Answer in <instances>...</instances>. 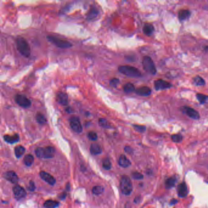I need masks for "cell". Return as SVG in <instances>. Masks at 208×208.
Returning a JSON list of instances; mask_svg holds the SVG:
<instances>
[{
  "label": "cell",
  "mask_w": 208,
  "mask_h": 208,
  "mask_svg": "<svg viewBox=\"0 0 208 208\" xmlns=\"http://www.w3.org/2000/svg\"><path fill=\"white\" fill-rule=\"evenodd\" d=\"M118 71L120 73L131 78H139L142 76L140 70L131 65H121L118 67Z\"/></svg>",
  "instance_id": "cell-1"
},
{
  "label": "cell",
  "mask_w": 208,
  "mask_h": 208,
  "mask_svg": "<svg viewBox=\"0 0 208 208\" xmlns=\"http://www.w3.org/2000/svg\"><path fill=\"white\" fill-rule=\"evenodd\" d=\"M17 48L21 55L26 57H29L31 55V49L28 42L25 38L19 37L16 40Z\"/></svg>",
  "instance_id": "cell-2"
},
{
  "label": "cell",
  "mask_w": 208,
  "mask_h": 208,
  "mask_svg": "<svg viewBox=\"0 0 208 208\" xmlns=\"http://www.w3.org/2000/svg\"><path fill=\"white\" fill-rule=\"evenodd\" d=\"M55 148L53 147H46L44 148H38L36 150V156L40 159H50L54 157Z\"/></svg>",
  "instance_id": "cell-3"
},
{
  "label": "cell",
  "mask_w": 208,
  "mask_h": 208,
  "mask_svg": "<svg viewBox=\"0 0 208 208\" xmlns=\"http://www.w3.org/2000/svg\"><path fill=\"white\" fill-rule=\"evenodd\" d=\"M46 38L48 41L58 48L64 49V48H70L72 46L71 43L69 41L62 39V38L55 36L48 35L46 36Z\"/></svg>",
  "instance_id": "cell-4"
},
{
  "label": "cell",
  "mask_w": 208,
  "mask_h": 208,
  "mask_svg": "<svg viewBox=\"0 0 208 208\" xmlns=\"http://www.w3.org/2000/svg\"><path fill=\"white\" fill-rule=\"evenodd\" d=\"M121 190L125 195H129L133 191V184L131 180L127 175L122 176L120 181Z\"/></svg>",
  "instance_id": "cell-5"
},
{
  "label": "cell",
  "mask_w": 208,
  "mask_h": 208,
  "mask_svg": "<svg viewBox=\"0 0 208 208\" xmlns=\"http://www.w3.org/2000/svg\"><path fill=\"white\" fill-rule=\"evenodd\" d=\"M142 65L144 70L151 75L156 73V68L151 58L149 56H144L142 59Z\"/></svg>",
  "instance_id": "cell-6"
},
{
  "label": "cell",
  "mask_w": 208,
  "mask_h": 208,
  "mask_svg": "<svg viewBox=\"0 0 208 208\" xmlns=\"http://www.w3.org/2000/svg\"><path fill=\"white\" fill-rule=\"evenodd\" d=\"M15 101L16 103L23 108H28L31 107V101L25 95L17 94L15 96Z\"/></svg>",
  "instance_id": "cell-7"
},
{
  "label": "cell",
  "mask_w": 208,
  "mask_h": 208,
  "mask_svg": "<svg viewBox=\"0 0 208 208\" xmlns=\"http://www.w3.org/2000/svg\"><path fill=\"white\" fill-rule=\"evenodd\" d=\"M70 126L72 130L76 133H80L83 131V126L80 122L79 117L73 116L71 117L70 120Z\"/></svg>",
  "instance_id": "cell-8"
},
{
  "label": "cell",
  "mask_w": 208,
  "mask_h": 208,
  "mask_svg": "<svg viewBox=\"0 0 208 208\" xmlns=\"http://www.w3.org/2000/svg\"><path fill=\"white\" fill-rule=\"evenodd\" d=\"M181 110L182 112L187 115L188 117L190 118L194 119V120H198L200 118V116L198 111L195 110L190 107H188V106H182L181 108Z\"/></svg>",
  "instance_id": "cell-9"
},
{
  "label": "cell",
  "mask_w": 208,
  "mask_h": 208,
  "mask_svg": "<svg viewBox=\"0 0 208 208\" xmlns=\"http://www.w3.org/2000/svg\"><path fill=\"white\" fill-rule=\"evenodd\" d=\"M13 192L14 197L18 200H22L26 196L25 190L22 186L17 184L13 187Z\"/></svg>",
  "instance_id": "cell-10"
},
{
  "label": "cell",
  "mask_w": 208,
  "mask_h": 208,
  "mask_svg": "<svg viewBox=\"0 0 208 208\" xmlns=\"http://www.w3.org/2000/svg\"><path fill=\"white\" fill-rule=\"evenodd\" d=\"M172 86V85L171 83L163 79H158L154 81V88L156 90L170 89Z\"/></svg>",
  "instance_id": "cell-11"
},
{
  "label": "cell",
  "mask_w": 208,
  "mask_h": 208,
  "mask_svg": "<svg viewBox=\"0 0 208 208\" xmlns=\"http://www.w3.org/2000/svg\"><path fill=\"white\" fill-rule=\"evenodd\" d=\"M56 100L58 103L62 106H67L69 103V97L67 94L62 92H59L57 93Z\"/></svg>",
  "instance_id": "cell-12"
},
{
  "label": "cell",
  "mask_w": 208,
  "mask_h": 208,
  "mask_svg": "<svg viewBox=\"0 0 208 208\" xmlns=\"http://www.w3.org/2000/svg\"><path fill=\"white\" fill-rule=\"evenodd\" d=\"M4 178L12 184H17L18 181V177L13 171H9L4 174Z\"/></svg>",
  "instance_id": "cell-13"
},
{
  "label": "cell",
  "mask_w": 208,
  "mask_h": 208,
  "mask_svg": "<svg viewBox=\"0 0 208 208\" xmlns=\"http://www.w3.org/2000/svg\"><path fill=\"white\" fill-rule=\"evenodd\" d=\"M99 15V11L96 7L92 6L87 14L86 18L88 21H93L98 17Z\"/></svg>",
  "instance_id": "cell-14"
},
{
  "label": "cell",
  "mask_w": 208,
  "mask_h": 208,
  "mask_svg": "<svg viewBox=\"0 0 208 208\" xmlns=\"http://www.w3.org/2000/svg\"><path fill=\"white\" fill-rule=\"evenodd\" d=\"M40 176L43 181L46 182L50 185H55L56 183V179L53 177L50 173L46 172H41L40 173Z\"/></svg>",
  "instance_id": "cell-15"
},
{
  "label": "cell",
  "mask_w": 208,
  "mask_h": 208,
  "mask_svg": "<svg viewBox=\"0 0 208 208\" xmlns=\"http://www.w3.org/2000/svg\"><path fill=\"white\" fill-rule=\"evenodd\" d=\"M135 94L139 96H148L151 94V89L147 86L141 87L135 90Z\"/></svg>",
  "instance_id": "cell-16"
},
{
  "label": "cell",
  "mask_w": 208,
  "mask_h": 208,
  "mask_svg": "<svg viewBox=\"0 0 208 208\" xmlns=\"http://www.w3.org/2000/svg\"><path fill=\"white\" fill-rule=\"evenodd\" d=\"M178 193L179 197L181 198L186 197L188 194V189L186 184L184 182H181L178 186Z\"/></svg>",
  "instance_id": "cell-17"
},
{
  "label": "cell",
  "mask_w": 208,
  "mask_h": 208,
  "mask_svg": "<svg viewBox=\"0 0 208 208\" xmlns=\"http://www.w3.org/2000/svg\"><path fill=\"white\" fill-rule=\"evenodd\" d=\"M19 135L17 134H15L13 135H4V141H6L7 143H15L19 141Z\"/></svg>",
  "instance_id": "cell-18"
},
{
  "label": "cell",
  "mask_w": 208,
  "mask_h": 208,
  "mask_svg": "<svg viewBox=\"0 0 208 208\" xmlns=\"http://www.w3.org/2000/svg\"><path fill=\"white\" fill-rule=\"evenodd\" d=\"M118 164L123 168H127L131 166V162L124 154L121 155L118 159Z\"/></svg>",
  "instance_id": "cell-19"
},
{
  "label": "cell",
  "mask_w": 208,
  "mask_h": 208,
  "mask_svg": "<svg viewBox=\"0 0 208 208\" xmlns=\"http://www.w3.org/2000/svg\"><path fill=\"white\" fill-rule=\"evenodd\" d=\"M190 11L187 9H182L178 12V18L181 21L186 20L190 17Z\"/></svg>",
  "instance_id": "cell-20"
},
{
  "label": "cell",
  "mask_w": 208,
  "mask_h": 208,
  "mask_svg": "<svg viewBox=\"0 0 208 208\" xmlns=\"http://www.w3.org/2000/svg\"><path fill=\"white\" fill-rule=\"evenodd\" d=\"M90 152L92 154L96 155V154H99L102 152V149L101 147L97 143H92L90 146Z\"/></svg>",
  "instance_id": "cell-21"
},
{
  "label": "cell",
  "mask_w": 208,
  "mask_h": 208,
  "mask_svg": "<svg viewBox=\"0 0 208 208\" xmlns=\"http://www.w3.org/2000/svg\"><path fill=\"white\" fill-rule=\"evenodd\" d=\"M43 206L45 208H56L59 206V203L55 200H49L44 203Z\"/></svg>",
  "instance_id": "cell-22"
},
{
  "label": "cell",
  "mask_w": 208,
  "mask_h": 208,
  "mask_svg": "<svg viewBox=\"0 0 208 208\" xmlns=\"http://www.w3.org/2000/svg\"><path fill=\"white\" fill-rule=\"evenodd\" d=\"M143 31L144 34L147 36H151L154 32V26L150 24H146L143 26Z\"/></svg>",
  "instance_id": "cell-23"
},
{
  "label": "cell",
  "mask_w": 208,
  "mask_h": 208,
  "mask_svg": "<svg viewBox=\"0 0 208 208\" xmlns=\"http://www.w3.org/2000/svg\"><path fill=\"white\" fill-rule=\"evenodd\" d=\"M14 151H15V154L17 158H19L22 156L23 154L25 152V148H24L23 146L18 145L14 149Z\"/></svg>",
  "instance_id": "cell-24"
},
{
  "label": "cell",
  "mask_w": 208,
  "mask_h": 208,
  "mask_svg": "<svg viewBox=\"0 0 208 208\" xmlns=\"http://www.w3.org/2000/svg\"><path fill=\"white\" fill-rule=\"evenodd\" d=\"M176 182V179L175 177H170L168 178L166 181V187L167 188H171L174 186Z\"/></svg>",
  "instance_id": "cell-25"
},
{
  "label": "cell",
  "mask_w": 208,
  "mask_h": 208,
  "mask_svg": "<svg viewBox=\"0 0 208 208\" xmlns=\"http://www.w3.org/2000/svg\"><path fill=\"white\" fill-rule=\"evenodd\" d=\"M123 91L126 94H131L135 91V87L131 83H127L123 86Z\"/></svg>",
  "instance_id": "cell-26"
},
{
  "label": "cell",
  "mask_w": 208,
  "mask_h": 208,
  "mask_svg": "<svg viewBox=\"0 0 208 208\" xmlns=\"http://www.w3.org/2000/svg\"><path fill=\"white\" fill-rule=\"evenodd\" d=\"M193 83L197 86H202L205 84V81L200 76H197L193 79Z\"/></svg>",
  "instance_id": "cell-27"
},
{
  "label": "cell",
  "mask_w": 208,
  "mask_h": 208,
  "mask_svg": "<svg viewBox=\"0 0 208 208\" xmlns=\"http://www.w3.org/2000/svg\"><path fill=\"white\" fill-rule=\"evenodd\" d=\"M197 98L198 100V101L201 104H205L208 102V96L202 94H197Z\"/></svg>",
  "instance_id": "cell-28"
},
{
  "label": "cell",
  "mask_w": 208,
  "mask_h": 208,
  "mask_svg": "<svg viewBox=\"0 0 208 208\" xmlns=\"http://www.w3.org/2000/svg\"><path fill=\"white\" fill-rule=\"evenodd\" d=\"M36 120L38 122V123H39L40 125H44L46 123V119L45 117L42 114H41L40 112H38L36 114Z\"/></svg>",
  "instance_id": "cell-29"
},
{
  "label": "cell",
  "mask_w": 208,
  "mask_h": 208,
  "mask_svg": "<svg viewBox=\"0 0 208 208\" xmlns=\"http://www.w3.org/2000/svg\"><path fill=\"white\" fill-rule=\"evenodd\" d=\"M34 162V157L31 154H26L24 158V162L27 166H31Z\"/></svg>",
  "instance_id": "cell-30"
},
{
  "label": "cell",
  "mask_w": 208,
  "mask_h": 208,
  "mask_svg": "<svg viewBox=\"0 0 208 208\" xmlns=\"http://www.w3.org/2000/svg\"><path fill=\"white\" fill-rule=\"evenodd\" d=\"M98 123L100 127L104 128H110V125L108 121L106 118H101L98 120Z\"/></svg>",
  "instance_id": "cell-31"
},
{
  "label": "cell",
  "mask_w": 208,
  "mask_h": 208,
  "mask_svg": "<svg viewBox=\"0 0 208 208\" xmlns=\"http://www.w3.org/2000/svg\"><path fill=\"white\" fill-rule=\"evenodd\" d=\"M104 191L103 187L101 186H96L93 187L92 188V193L96 195H98L102 193Z\"/></svg>",
  "instance_id": "cell-32"
},
{
  "label": "cell",
  "mask_w": 208,
  "mask_h": 208,
  "mask_svg": "<svg viewBox=\"0 0 208 208\" xmlns=\"http://www.w3.org/2000/svg\"><path fill=\"white\" fill-rule=\"evenodd\" d=\"M172 140L175 143H180L182 141V136L180 134H173L172 135Z\"/></svg>",
  "instance_id": "cell-33"
},
{
  "label": "cell",
  "mask_w": 208,
  "mask_h": 208,
  "mask_svg": "<svg viewBox=\"0 0 208 208\" xmlns=\"http://www.w3.org/2000/svg\"><path fill=\"white\" fill-rule=\"evenodd\" d=\"M103 167L105 170H110L112 165L111 162L108 158H105L103 161Z\"/></svg>",
  "instance_id": "cell-34"
},
{
  "label": "cell",
  "mask_w": 208,
  "mask_h": 208,
  "mask_svg": "<svg viewBox=\"0 0 208 208\" xmlns=\"http://www.w3.org/2000/svg\"><path fill=\"white\" fill-rule=\"evenodd\" d=\"M88 137L89 140L92 141H95L98 138L97 134L94 131H90L88 134Z\"/></svg>",
  "instance_id": "cell-35"
},
{
  "label": "cell",
  "mask_w": 208,
  "mask_h": 208,
  "mask_svg": "<svg viewBox=\"0 0 208 208\" xmlns=\"http://www.w3.org/2000/svg\"><path fill=\"white\" fill-rule=\"evenodd\" d=\"M134 128L139 133H143L146 129V127L145 126L142 125H133Z\"/></svg>",
  "instance_id": "cell-36"
},
{
  "label": "cell",
  "mask_w": 208,
  "mask_h": 208,
  "mask_svg": "<svg viewBox=\"0 0 208 208\" xmlns=\"http://www.w3.org/2000/svg\"><path fill=\"white\" fill-rule=\"evenodd\" d=\"M119 83H120V80L118 78H116L111 79L109 81L110 85L112 87H114V88H116V87H117V85L119 84Z\"/></svg>",
  "instance_id": "cell-37"
},
{
  "label": "cell",
  "mask_w": 208,
  "mask_h": 208,
  "mask_svg": "<svg viewBox=\"0 0 208 208\" xmlns=\"http://www.w3.org/2000/svg\"><path fill=\"white\" fill-rule=\"evenodd\" d=\"M132 177L134 179H135V180H142V179L143 178V175L141 173L135 172L132 173Z\"/></svg>",
  "instance_id": "cell-38"
},
{
  "label": "cell",
  "mask_w": 208,
  "mask_h": 208,
  "mask_svg": "<svg viewBox=\"0 0 208 208\" xmlns=\"http://www.w3.org/2000/svg\"><path fill=\"white\" fill-rule=\"evenodd\" d=\"M35 188H36V187H35L34 182L31 181L30 182V183H29V186L28 187V189L29 190H30V191H34L35 190Z\"/></svg>",
  "instance_id": "cell-39"
},
{
  "label": "cell",
  "mask_w": 208,
  "mask_h": 208,
  "mask_svg": "<svg viewBox=\"0 0 208 208\" xmlns=\"http://www.w3.org/2000/svg\"><path fill=\"white\" fill-rule=\"evenodd\" d=\"M125 151L126 153H127L129 154H132L133 153V148L129 146H127L125 147Z\"/></svg>",
  "instance_id": "cell-40"
},
{
  "label": "cell",
  "mask_w": 208,
  "mask_h": 208,
  "mask_svg": "<svg viewBox=\"0 0 208 208\" xmlns=\"http://www.w3.org/2000/svg\"><path fill=\"white\" fill-rule=\"evenodd\" d=\"M177 202H178V200H176V199H172L170 201V205H175L176 203H177Z\"/></svg>",
  "instance_id": "cell-41"
},
{
  "label": "cell",
  "mask_w": 208,
  "mask_h": 208,
  "mask_svg": "<svg viewBox=\"0 0 208 208\" xmlns=\"http://www.w3.org/2000/svg\"><path fill=\"white\" fill-rule=\"evenodd\" d=\"M65 110L67 111V112H68V113H71L72 111H73V110H72L71 108H70V107L69 108H67Z\"/></svg>",
  "instance_id": "cell-42"
},
{
  "label": "cell",
  "mask_w": 208,
  "mask_h": 208,
  "mask_svg": "<svg viewBox=\"0 0 208 208\" xmlns=\"http://www.w3.org/2000/svg\"><path fill=\"white\" fill-rule=\"evenodd\" d=\"M139 201V197H136V198H135V199L134 200V202L137 203Z\"/></svg>",
  "instance_id": "cell-43"
},
{
  "label": "cell",
  "mask_w": 208,
  "mask_h": 208,
  "mask_svg": "<svg viewBox=\"0 0 208 208\" xmlns=\"http://www.w3.org/2000/svg\"><path fill=\"white\" fill-rule=\"evenodd\" d=\"M205 50L206 51H208V46H206L205 47Z\"/></svg>",
  "instance_id": "cell-44"
}]
</instances>
